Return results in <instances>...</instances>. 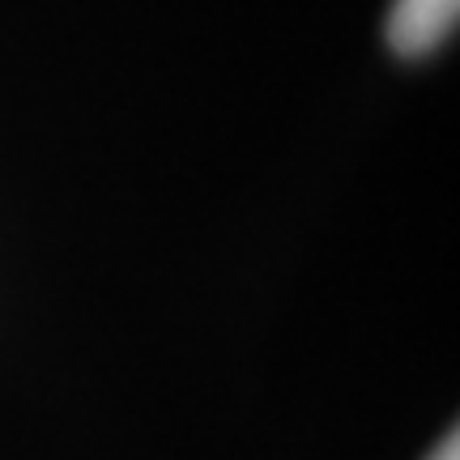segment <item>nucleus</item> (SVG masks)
I'll return each instance as SVG.
<instances>
[{"instance_id": "nucleus-2", "label": "nucleus", "mask_w": 460, "mask_h": 460, "mask_svg": "<svg viewBox=\"0 0 460 460\" xmlns=\"http://www.w3.org/2000/svg\"><path fill=\"white\" fill-rule=\"evenodd\" d=\"M427 460H460V439H456V430H452V435H447L444 444L435 447Z\"/></svg>"}, {"instance_id": "nucleus-1", "label": "nucleus", "mask_w": 460, "mask_h": 460, "mask_svg": "<svg viewBox=\"0 0 460 460\" xmlns=\"http://www.w3.org/2000/svg\"><path fill=\"white\" fill-rule=\"evenodd\" d=\"M460 0H393L388 9V43L401 56H427L456 26Z\"/></svg>"}]
</instances>
